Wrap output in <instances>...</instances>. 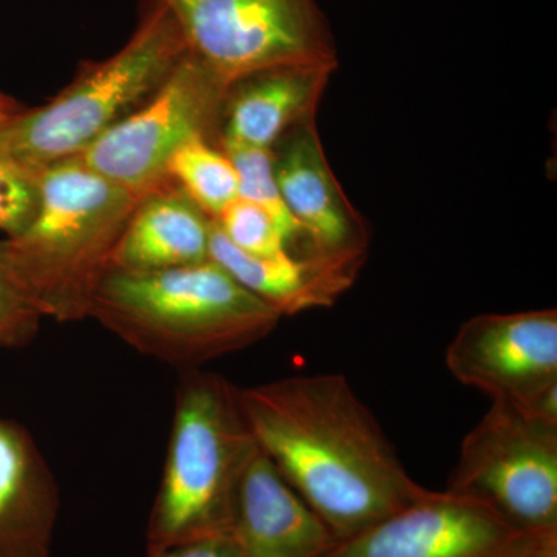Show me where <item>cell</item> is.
<instances>
[{
    "mask_svg": "<svg viewBox=\"0 0 557 557\" xmlns=\"http://www.w3.org/2000/svg\"><path fill=\"white\" fill-rule=\"evenodd\" d=\"M256 449L239 387L203 369L180 373L148 547L231 533L234 497Z\"/></svg>",
    "mask_w": 557,
    "mask_h": 557,
    "instance_id": "cell-4",
    "label": "cell"
},
{
    "mask_svg": "<svg viewBox=\"0 0 557 557\" xmlns=\"http://www.w3.org/2000/svg\"><path fill=\"white\" fill-rule=\"evenodd\" d=\"M148 557H239L233 534H218L164 545V547H148Z\"/></svg>",
    "mask_w": 557,
    "mask_h": 557,
    "instance_id": "cell-22",
    "label": "cell"
},
{
    "mask_svg": "<svg viewBox=\"0 0 557 557\" xmlns=\"http://www.w3.org/2000/svg\"><path fill=\"white\" fill-rule=\"evenodd\" d=\"M170 11L190 54L228 86L285 65H332L338 53L317 0H150Z\"/></svg>",
    "mask_w": 557,
    "mask_h": 557,
    "instance_id": "cell-6",
    "label": "cell"
},
{
    "mask_svg": "<svg viewBox=\"0 0 557 557\" xmlns=\"http://www.w3.org/2000/svg\"><path fill=\"white\" fill-rule=\"evenodd\" d=\"M544 536L518 530L472 498L429 491L321 557H522Z\"/></svg>",
    "mask_w": 557,
    "mask_h": 557,
    "instance_id": "cell-9",
    "label": "cell"
},
{
    "mask_svg": "<svg viewBox=\"0 0 557 557\" xmlns=\"http://www.w3.org/2000/svg\"><path fill=\"white\" fill-rule=\"evenodd\" d=\"M256 443L285 480L346 541L426 496L379 421L339 373L239 387Z\"/></svg>",
    "mask_w": 557,
    "mask_h": 557,
    "instance_id": "cell-1",
    "label": "cell"
},
{
    "mask_svg": "<svg viewBox=\"0 0 557 557\" xmlns=\"http://www.w3.org/2000/svg\"><path fill=\"white\" fill-rule=\"evenodd\" d=\"M168 178L212 219L239 199V178L226 153L214 143H186L168 164Z\"/></svg>",
    "mask_w": 557,
    "mask_h": 557,
    "instance_id": "cell-17",
    "label": "cell"
},
{
    "mask_svg": "<svg viewBox=\"0 0 557 557\" xmlns=\"http://www.w3.org/2000/svg\"><path fill=\"white\" fill-rule=\"evenodd\" d=\"M522 557H557V533L547 534Z\"/></svg>",
    "mask_w": 557,
    "mask_h": 557,
    "instance_id": "cell-23",
    "label": "cell"
},
{
    "mask_svg": "<svg viewBox=\"0 0 557 557\" xmlns=\"http://www.w3.org/2000/svg\"><path fill=\"white\" fill-rule=\"evenodd\" d=\"M332 65H285L263 70L231 86L219 139L273 149L302 121L317 116Z\"/></svg>",
    "mask_w": 557,
    "mask_h": 557,
    "instance_id": "cell-16",
    "label": "cell"
},
{
    "mask_svg": "<svg viewBox=\"0 0 557 557\" xmlns=\"http://www.w3.org/2000/svg\"><path fill=\"white\" fill-rule=\"evenodd\" d=\"M185 39L170 11L150 2L131 39L112 57L83 62L46 104L0 126V153L38 172L75 159L148 100L183 57Z\"/></svg>",
    "mask_w": 557,
    "mask_h": 557,
    "instance_id": "cell-5",
    "label": "cell"
},
{
    "mask_svg": "<svg viewBox=\"0 0 557 557\" xmlns=\"http://www.w3.org/2000/svg\"><path fill=\"white\" fill-rule=\"evenodd\" d=\"M230 244L258 258H277L287 255L289 245L276 222L263 209L237 199L215 219Z\"/></svg>",
    "mask_w": 557,
    "mask_h": 557,
    "instance_id": "cell-19",
    "label": "cell"
},
{
    "mask_svg": "<svg viewBox=\"0 0 557 557\" xmlns=\"http://www.w3.org/2000/svg\"><path fill=\"white\" fill-rule=\"evenodd\" d=\"M449 493L531 534L557 533V426L491 403L461 443Z\"/></svg>",
    "mask_w": 557,
    "mask_h": 557,
    "instance_id": "cell-8",
    "label": "cell"
},
{
    "mask_svg": "<svg viewBox=\"0 0 557 557\" xmlns=\"http://www.w3.org/2000/svg\"><path fill=\"white\" fill-rule=\"evenodd\" d=\"M450 375L491 403L527 409L557 383V311L482 314L458 330L446 350Z\"/></svg>",
    "mask_w": 557,
    "mask_h": 557,
    "instance_id": "cell-10",
    "label": "cell"
},
{
    "mask_svg": "<svg viewBox=\"0 0 557 557\" xmlns=\"http://www.w3.org/2000/svg\"><path fill=\"white\" fill-rule=\"evenodd\" d=\"M42 172L7 159L0 153V233L3 239L20 234L35 218Z\"/></svg>",
    "mask_w": 557,
    "mask_h": 557,
    "instance_id": "cell-21",
    "label": "cell"
},
{
    "mask_svg": "<svg viewBox=\"0 0 557 557\" xmlns=\"http://www.w3.org/2000/svg\"><path fill=\"white\" fill-rule=\"evenodd\" d=\"M230 89L188 51L148 100L75 159L143 196L170 180L168 164L186 143L203 138L218 145Z\"/></svg>",
    "mask_w": 557,
    "mask_h": 557,
    "instance_id": "cell-7",
    "label": "cell"
},
{
    "mask_svg": "<svg viewBox=\"0 0 557 557\" xmlns=\"http://www.w3.org/2000/svg\"><path fill=\"white\" fill-rule=\"evenodd\" d=\"M214 219L171 180L143 194L110 270L160 271L208 262Z\"/></svg>",
    "mask_w": 557,
    "mask_h": 557,
    "instance_id": "cell-15",
    "label": "cell"
},
{
    "mask_svg": "<svg viewBox=\"0 0 557 557\" xmlns=\"http://www.w3.org/2000/svg\"><path fill=\"white\" fill-rule=\"evenodd\" d=\"M218 146L233 163L239 178V199L263 209L276 222L293 252V245L306 239L299 223L288 211L282 199L276 174H274L273 150L252 148L239 143L219 139Z\"/></svg>",
    "mask_w": 557,
    "mask_h": 557,
    "instance_id": "cell-18",
    "label": "cell"
},
{
    "mask_svg": "<svg viewBox=\"0 0 557 557\" xmlns=\"http://www.w3.org/2000/svg\"><path fill=\"white\" fill-rule=\"evenodd\" d=\"M89 318L180 373L255 346L282 319L212 260L160 271L109 270Z\"/></svg>",
    "mask_w": 557,
    "mask_h": 557,
    "instance_id": "cell-2",
    "label": "cell"
},
{
    "mask_svg": "<svg viewBox=\"0 0 557 557\" xmlns=\"http://www.w3.org/2000/svg\"><path fill=\"white\" fill-rule=\"evenodd\" d=\"M39 188L35 218L3 249L44 319L83 321L141 196L78 159L44 170Z\"/></svg>",
    "mask_w": 557,
    "mask_h": 557,
    "instance_id": "cell-3",
    "label": "cell"
},
{
    "mask_svg": "<svg viewBox=\"0 0 557 557\" xmlns=\"http://www.w3.org/2000/svg\"><path fill=\"white\" fill-rule=\"evenodd\" d=\"M60 509V486L30 431L0 417V557H50Z\"/></svg>",
    "mask_w": 557,
    "mask_h": 557,
    "instance_id": "cell-14",
    "label": "cell"
},
{
    "mask_svg": "<svg viewBox=\"0 0 557 557\" xmlns=\"http://www.w3.org/2000/svg\"><path fill=\"white\" fill-rule=\"evenodd\" d=\"M21 106L17 104L13 98L0 94V126H2L5 121H9L11 116H14L17 112H21Z\"/></svg>",
    "mask_w": 557,
    "mask_h": 557,
    "instance_id": "cell-24",
    "label": "cell"
},
{
    "mask_svg": "<svg viewBox=\"0 0 557 557\" xmlns=\"http://www.w3.org/2000/svg\"><path fill=\"white\" fill-rule=\"evenodd\" d=\"M209 258L284 318L332 307L354 287L368 249L258 258L230 244L214 220Z\"/></svg>",
    "mask_w": 557,
    "mask_h": 557,
    "instance_id": "cell-13",
    "label": "cell"
},
{
    "mask_svg": "<svg viewBox=\"0 0 557 557\" xmlns=\"http://www.w3.org/2000/svg\"><path fill=\"white\" fill-rule=\"evenodd\" d=\"M231 534L239 557H321L336 544L259 446L237 486Z\"/></svg>",
    "mask_w": 557,
    "mask_h": 557,
    "instance_id": "cell-12",
    "label": "cell"
},
{
    "mask_svg": "<svg viewBox=\"0 0 557 557\" xmlns=\"http://www.w3.org/2000/svg\"><path fill=\"white\" fill-rule=\"evenodd\" d=\"M44 317L14 273L0 239V347L28 346Z\"/></svg>",
    "mask_w": 557,
    "mask_h": 557,
    "instance_id": "cell-20",
    "label": "cell"
},
{
    "mask_svg": "<svg viewBox=\"0 0 557 557\" xmlns=\"http://www.w3.org/2000/svg\"><path fill=\"white\" fill-rule=\"evenodd\" d=\"M273 150L282 199L299 223L311 251L368 249V231L330 168L317 116L288 131Z\"/></svg>",
    "mask_w": 557,
    "mask_h": 557,
    "instance_id": "cell-11",
    "label": "cell"
}]
</instances>
